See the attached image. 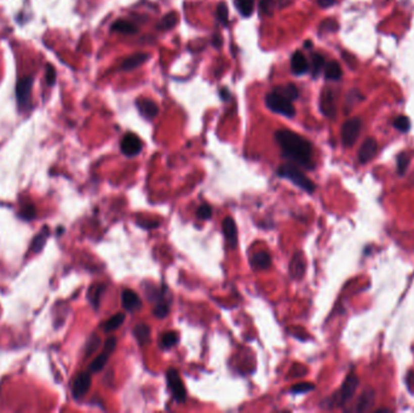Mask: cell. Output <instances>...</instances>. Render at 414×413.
I'll list each match as a JSON object with an SVG mask.
<instances>
[{
	"mask_svg": "<svg viewBox=\"0 0 414 413\" xmlns=\"http://www.w3.org/2000/svg\"><path fill=\"white\" fill-rule=\"evenodd\" d=\"M374 399H376V394H374L373 390H364L357 401L356 411L357 412L368 411V409L373 406Z\"/></svg>",
	"mask_w": 414,
	"mask_h": 413,
	"instance_id": "44dd1931",
	"label": "cell"
},
{
	"mask_svg": "<svg viewBox=\"0 0 414 413\" xmlns=\"http://www.w3.org/2000/svg\"><path fill=\"white\" fill-rule=\"evenodd\" d=\"M136 106L141 114L146 119H154L159 113V107L153 100L138 99L136 101Z\"/></svg>",
	"mask_w": 414,
	"mask_h": 413,
	"instance_id": "5bb4252c",
	"label": "cell"
},
{
	"mask_svg": "<svg viewBox=\"0 0 414 413\" xmlns=\"http://www.w3.org/2000/svg\"><path fill=\"white\" fill-rule=\"evenodd\" d=\"M235 6L244 17H250L254 10V0H235Z\"/></svg>",
	"mask_w": 414,
	"mask_h": 413,
	"instance_id": "cb8c5ba5",
	"label": "cell"
},
{
	"mask_svg": "<svg viewBox=\"0 0 414 413\" xmlns=\"http://www.w3.org/2000/svg\"><path fill=\"white\" fill-rule=\"evenodd\" d=\"M177 342H178V333L174 331H170V332H165L164 335H162L160 344L162 348L168 349V348H172L173 345L177 343Z\"/></svg>",
	"mask_w": 414,
	"mask_h": 413,
	"instance_id": "83f0119b",
	"label": "cell"
},
{
	"mask_svg": "<svg viewBox=\"0 0 414 413\" xmlns=\"http://www.w3.org/2000/svg\"><path fill=\"white\" fill-rule=\"evenodd\" d=\"M196 215L201 219H210L212 217V207L208 204H202L198 207Z\"/></svg>",
	"mask_w": 414,
	"mask_h": 413,
	"instance_id": "8d00e7d4",
	"label": "cell"
},
{
	"mask_svg": "<svg viewBox=\"0 0 414 413\" xmlns=\"http://www.w3.org/2000/svg\"><path fill=\"white\" fill-rule=\"evenodd\" d=\"M177 22H178V16H177L176 12H170V14H167L166 16H164V18L160 21L158 28L162 29V30L171 29L176 26Z\"/></svg>",
	"mask_w": 414,
	"mask_h": 413,
	"instance_id": "4316f807",
	"label": "cell"
},
{
	"mask_svg": "<svg viewBox=\"0 0 414 413\" xmlns=\"http://www.w3.org/2000/svg\"><path fill=\"white\" fill-rule=\"evenodd\" d=\"M320 108L321 112L326 115L327 118L333 119L337 114L336 107V95L331 87H326L321 93L320 97Z\"/></svg>",
	"mask_w": 414,
	"mask_h": 413,
	"instance_id": "30bf717a",
	"label": "cell"
},
{
	"mask_svg": "<svg viewBox=\"0 0 414 413\" xmlns=\"http://www.w3.org/2000/svg\"><path fill=\"white\" fill-rule=\"evenodd\" d=\"M362 121L358 118L346 120L342 126V142L345 147H352L360 136Z\"/></svg>",
	"mask_w": 414,
	"mask_h": 413,
	"instance_id": "8992f818",
	"label": "cell"
},
{
	"mask_svg": "<svg viewBox=\"0 0 414 413\" xmlns=\"http://www.w3.org/2000/svg\"><path fill=\"white\" fill-rule=\"evenodd\" d=\"M279 177L281 178H286L291 182L294 183L297 187H299L300 189L305 191L306 193H314L315 191V185L311 182L310 178L305 176V173H303L296 165L293 164H284L279 167L278 171H276Z\"/></svg>",
	"mask_w": 414,
	"mask_h": 413,
	"instance_id": "7a4b0ae2",
	"label": "cell"
},
{
	"mask_svg": "<svg viewBox=\"0 0 414 413\" xmlns=\"http://www.w3.org/2000/svg\"><path fill=\"white\" fill-rule=\"evenodd\" d=\"M228 6L224 3H219L218 6H217V17H218V21L223 26H226V23H228Z\"/></svg>",
	"mask_w": 414,
	"mask_h": 413,
	"instance_id": "836d02e7",
	"label": "cell"
},
{
	"mask_svg": "<svg viewBox=\"0 0 414 413\" xmlns=\"http://www.w3.org/2000/svg\"><path fill=\"white\" fill-rule=\"evenodd\" d=\"M90 388H91L90 373L82 372L75 378V381L73 382L72 387L73 396H74L75 399H81L82 396L86 395L87 391L90 390Z\"/></svg>",
	"mask_w": 414,
	"mask_h": 413,
	"instance_id": "8fae6325",
	"label": "cell"
},
{
	"mask_svg": "<svg viewBox=\"0 0 414 413\" xmlns=\"http://www.w3.org/2000/svg\"><path fill=\"white\" fill-rule=\"evenodd\" d=\"M103 291H104V286L98 285V286L92 287V289L90 290V292H88V297H90V301L92 302V304L95 305V308L98 307V303H100L101 295H102Z\"/></svg>",
	"mask_w": 414,
	"mask_h": 413,
	"instance_id": "d6a6232c",
	"label": "cell"
},
{
	"mask_svg": "<svg viewBox=\"0 0 414 413\" xmlns=\"http://www.w3.org/2000/svg\"><path fill=\"white\" fill-rule=\"evenodd\" d=\"M290 271L293 279H299V278L303 277V274L305 271V259L303 257L302 252H297L293 256L292 262H291L290 265Z\"/></svg>",
	"mask_w": 414,
	"mask_h": 413,
	"instance_id": "ac0fdd59",
	"label": "cell"
},
{
	"mask_svg": "<svg viewBox=\"0 0 414 413\" xmlns=\"http://www.w3.org/2000/svg\"><path fill=\"white\" fill-rule=\"evenodd\" d=\"M142 141L140 140V137L137 134H134L132 132H128L122 137L121 143H120V148L122 154L126 155V157H136L142 151Z\"/></svg>",
	"mask_w": 414,
	"mask_h": 413,
	"instance_id": "ba28073f",
	"label": "cell"
},
{
	"mask_svg": "<svg viewBox=\"0 0 414 413\" xmlns=\"http://www.w3.org/2000/svg\"><path fill=\"white\" fill-rule=\"evenodd\" d=\"M116 347V338L115 337H109L107 338L106 343L103 345V350L98 356L91 362L90 365V372L92 373H97L100 372L101 370H103V367L106 366L107 361H108L109 356L112 355L113 351L115 350Z\"/></svg>",
	"mask_w": 414,
	"mask_h": 413,
	"instance_id": "52a82bcc",
	"label": "cell"
},
{
	"mask_svg": "<svg viewBox=\"0 0 414 413\" xmlns=\"http://www.w3.org/2000/svg\"><path fill=\"white\" fill-rule=\"evenodd\" d=\"M223 234H224L226 244L230 249H234L238 244V231H236V224L232 217H225L223 219Z\"/></svg>",
	"mask_w": 414,
	"mask_h": 413,
	"instance_id": "4fadbf2b",
	"label": "cell"
},
{
	"mask_svg": "<svg viewBox=\"0 0 414 413\" xmlns=\"http://www.w3.org/2000/svg\"><path fill=\"white\" fill-rule=\"evenodd\" d=\"M265 105L276 114L284 115V117L290 119L296 115V109L292 105V101H290L287 97H285L284 95L279 94L275 90L265 96Z\"/></svg>",
	"mask_w": 414,
	"mask_h": 413,
	"instance_id": "3957f363",
	"label": "cell"
},
{
	"mask_svg": "<svg viewBox=\"0 0 414 413\" xmlns=\"http://www.w3.org/2000/svg\"><path fill=\"white\" fill-rule=\"evenodd\" d=\"M121 303H122V307H124L128 311L136 310V309L141 308V304H142L141 298L138 297L137 293L134 292L133 290H130V289H126L122 291Z\"/></svg>",
	"mask_w": 414,
	"mask_h": 413,
	"instance_id": "9a60e30c",
	"label": "cell"
},
{
	"mask_svg": "<svg viewBox=\"0 0 414 413\" xmlns=\"http://www.w3.org/2000/svg\"><path fill=\"white\" fill-rule=\"evenodd\" d=\"M317 4L321 8H331V6L336 4V0H317Z\"/></svg>",
	"mask_w": 414,
	"mask_h": 413,
	"instance_id": "60d3db41",
	"label": "cell"
},
{
	"mask_svg": "<svg viewBox=\"0 0 414 413\" xmlns=\"http://www.w3.org/2000/svg\"><path fill=\"white\" fill-rule=\"evenodd\" d=\"M55 79H56V72H55L54 68L50 66L49 67L48 72H46V81L49 82V85H54Z\"/></svg>",
	"mask_w": 414,
	"mask_h": 413,
	"instance_id": "ab89813d",
	"label": "cell"
},
{
	"mask_svg": "<svg viewBox=\"0 0 414 413\" xmlns=\"http://www.w3.org/2000/svg\"><path fill=\"white\" fill-rule=\"evenodd\" d=\"M358 378L355 373H350L348 377L345 378L344 383H343L342 388H340L338 393H336L332 399H334V402L332 403L336 406H343L345 405L346 402H349L351 400V397L354 396L355 391H356L358 387Z\"/></svg>",
	"mask_w": 414,
	"mask_h": 413,
	"instance_id": "277c9868",
	"label": "cell"
},
{
	"mask_svg": "<svg viewBox=\"0 0 414 413\" xmlns=\"http://www.w3.org/2000/svg\"><path fill=\"white\" fill-rule=\"evenodd\" d=\"M166 381L167 385L172 393L173 399L178 403L186 402L187 400V391L184 388L183 381L180 378L178 371L176 369H170L166 372Z\"/></svg>",
	"mask_w": 414,
	"mask_h": 413,
	"instance_id": "5b68a950",
	"label": "cell"
},
{
	"mask_svg": "<svg viewBox=\"0 0 414 413\" xmlns=\"http://www.w3.org/2000/svg\"><path fill=\"white\" fill-rule=\"evenodd\" d=\"M112 30L121 33V34H136L138 29L133 23L127 22V21L125 20H119L113 24Z\"/></svg>",
	"mask_w": 414,
	"mask_h": 413,
	"instance_id": "603a6c76",
	"label": "cell"
},
{
	"mask_svg": "<svg viewBox=\"0 0 414 413\" xmlns=\"http://www.w3.org/2000/svg\"><path fill=\"white\" fill-rule=\"evenodd\" d=\"M275 91H278L279 94L284 95L285 97H287L290 101H294L299 97V91L297 88L296 85L293 84H287L285 86H278L274 88Z\"/></svg>",
	"mask_w": 414,
	"mask_h": 413,
	"instance_id": "d4e9b609",
	"label": "cell"
},
{
	"mask_svg": "<svg viewBox=\"0 0 414 413\" xmlns=\"http://www.w3.org/2000/svg\"><path fill=\"white\" fill-rule=\"evenodd\" d=\"M133 336L138 342V344L144 347V345H147L150 342V327L146 325V324L136 325L133 329Z\"/></svg>",
	"mask_w": 414,
	"mask_h": 413,
	"instance_id": "ffe728a7",
	"label": "cell"
},
{
	"mask_svg": "<svg viewBox=\"0 0 414 413\" xmlns=\"http://www.w3.org/2000/svg\"><path fill=\"white\" fill-rule=\"evenodd\" d=\"M342 75L343 72L338 62L331 61V62L326 64V67H325V76H326V79H328V80H339L342 78Z\"/></svg>",
	"mask_w": 414,
	"mask_h": 413,
	"instance_id": "7402d4cb",
	"label": "cell"
},
{
	"mask_svg": "<svg viewBox=\"0 0 414 413\" xmlns=\"http://www.w3.org/2000/svg\"><path fill=\"white\" fill-rule=\"evenodd\" d=\"M33 79L32 76H26L17 82L16 86V97L17 103L21 108H27L30 101V94H32Z\"/></svg>",
	"mask_w": 414,
	"mask_h": 413,
	"instance_id": "9c48e42d",
	"label": "cell"
},
{
	"mask_svg": "<svg viewBox=\"0 0 414 413\" xmlns=\"http://www.w3.org/2000/svg\"><path fill=\"white\" fill-rule=\"evenodd\" d=\"M21 216L24 217V218L30 219L35 216V207L33 205H27L22 209V212H21Z\"/></svg>",
	"mask_w": 414,
	"mask_h": 413,
	"instance_id": "f35d334b",
	"label": "cell"
},
{
	"mask_svg": "<svg viewBox=\"0 0 414 413\" xmlns=\"http://www.w3.org/2000/svg\"><path fill=\"white\" fill-rule=\"evenodd\" d=\"M125 321V315L119 313V314H115L114 316H112L110 319L107 321L106 324H104V331L106 332H110V331H115L116 329H119L122 324H124Z\"/></svg>",
	"mask_w": 414,
	"mask_h": 413,
	"instance_id": "484cf974",
	"label": "cell"
},
{
	"mask_svg": "<svg viewBox=\"0 0 414 413\" xmlns=\"http://www.w3.org/2000/svg\"><path fill=\"white\" fill-rule=\"evenodd\" d=\"M149 54L146 53H140V54H134L132 56L127 57L124 62L121 63V69L122 70H133L141 67L142 64H144L147 61L149 60Z\"/></svg>",
	"mask_w": 414,
	"mask_h": 413,
	"instance_id": "e0dca14e",
	"label": "cell"
},
{
	"mask_svg": "<svg viewBox=\"0 0 414 413\" xmlns=\"http://www.w3.org/2000/svg\"><path fill=\"white\" fill-rule=\"evenodd\" d=\"M315 389V385L311 383H299L296 384L294 387L291 388V393L292 394H304L308 391H311Z\"/></svg>",
	"mask_w": 414,
	"mask_h": 413,
	"instance_id": "74e56055",
	"label": "cell"
},
{
	"mask_svg": "<svg viewBox=\"0 0 414 413\" xmlns=\"http://www.w3.org/2000/svg\"><path fill=\"white\" fill-rule=\"evenodd\" d=\"M291 69L296 75H302L309 70V62L300 51H297L291 57Z\"/></svg>",
	"mask_w": 414,
	"mask_h": 413,
	"instance_id": "2e32d148",
	"label": "cell"
},
{
	"mask_svg": "<svg viewBox=\"0 0 414 413\" xmlns=\"http://www.w3.org/2000/svg\"><path fill=\"white\" fill-rule=\"evenodd\" d=\"M377 152H378V143L374 139H367L361 146L360 151H358L357 158L361 164H366L371 161L376 157Z\"/></svg>",
	"mask_w": 414,
	"mask_h": 413,
	"instance_id": "7c38bea8",
	"label": "cell"
},
{
	"mask_svg": "<svg viewBox=\"0 0 414 413\" xmlns=\"http://www.w3.org/2000/svg\"><path fill=\"white\" fill-rule=\"evenodd\" d=\"M325 66V59L320 54H314L311 57V68H312V75L316 76L318 73L321 72Z\"/></svg>",
	"mask_w": 414,
	"mask_h": 413,
	"instance_id": "4dcf8cb0",
	"label": "cell"
},
{
	"mask_svg": "<svg viewBox=\"0 0 414 413\" xmlns=\"http://www.w3.org/2000/svg\"><path fill=\"white\" fill-rule=\"evenodd\" d=\"M48 235H49V229L48 228H44V231H42L40 234L36 235V237L34 238V240H33V243H32V251H33V252H39V251H41V249L44 247V245L46 243Z\"/></svg>",
	"mask_w": 414,
	"mask_h": 413,
	"instance_id": "f1b7e54d",
	"label": "cell"
},
{
	"mask_svg": "<svg viewBox=\"0 0 414 413\" xmlns=\"http://www.w3.org/2000/svg\"><path fill=\"white\" fill-rule=\"evenodd\" d=\"M394 126L396 127L398 131H401V132H407L410 128V121L407 117L401 115V117L396 118V120L394 121Z\"/></svg>",
	"mask_w": 414,
	"mask_h": 413,
	"instance_id": "e575fe53",
	"label": "cell"
},
{
	"mask_svg": "<svg viewBox=\"0 0 414 413\" xmlns=\"http://www.w3.org/2000/svg\"><path fill=\"white\" fill-rule=\"evenodd\" d=\"M168 311H170V304L165 301V299H162V301H159L155 303V307H154V315L156 317H159V319H164L165 316L168 314Z\"/></svg>",
	"mask_w": 414,
	"mask_h": 413,
	"instance_id": "f546056e",
	"label": "cell"
},
{
	"mask_svg": "<svg viewBox=\"0 0 414 413\" xmlns=\"http://www.w3.org/2000/svg\"><path fill=\"white\" fill-rule=\"evenodd\" d=\"M101 344V339L98 336L94 335L92 337L88 339L87 344H86V356H90L98 349V347H100Z\"/></svg>",
	"mask_w": 414,
	"mask_h": 413,
	"instance_id": "d590c367",
	"label": "cell"
},
{
	"mask_svg": "<svg viewBox=\"0 0 414 413\" xmlns=\"http://www.w3.org/2000/svg\"><path fill=\"white\" fill-rule=\"evenodd\" d=\"M274 137L285 159L308 170L314 169L312 146L308 140L291 130H278Z\"/></svg>",
	"mask_w": 414,
	"mask_h": 413,
	"instance_id": "6da1fadb",
	"label": "cell"
},
{
	"mask_svg": "<svg viewBox=\"0 0 414 413\" xmlns=\"http://www.w3.org/2000/svg\"><path fill=\"white\" fill-rule=\"evenodd\" d=\"M271 258L266 251H259V252L254 253L251 258V265L254 269H266L270 267Z\"/></svg>",
	"mask_w": 414,
	"mask_h": 413,
	"instance_id": "d6986e66",
	"label": "cell"
},
{
	"mask_svg": "<svg viewBox=\"0 0 414 413\" xmlns=\"http://www.w3.org/2000/svg\"><path fill=\"white\" fill-rule=\"evenodd\" d=\"M409 166V157L404 153H401L397 157V172L400 173L401 176L406 173L407 169Z\"/></svg>",
	"mask_w": 414,
	"mask_h": 413,
	"instance_id": "1f68e13d",
	"label": "cell"
}]
</instances>
